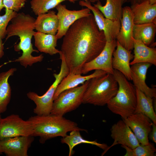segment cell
<instances>
[{
	"mask_svg": "<svg viewBox=\"0 0 156 156\" xmlns=\"http://www.w3.org/2000/svg\"><path fill=\"white\" fill-rule=\"evenodd\" d=\"M151 63L141 62L134 64L131 67V80L134 86L146 95L152 98L156 97V89L150 88L146 83V73Z\"/></svg>",
	"mask_w": 156,
	"mask_h": 156,
	"instance_id": "cell-16",
	"label": "cell"
},
{
	"mask_svg": "<svg viewBox=\"0 0 156 156\" xmlns=\"http://www.w3.org/2000/svg\"><path fill=\"white\" fill-rule=\"evenodd\" d=\"M60 55V59L61 60L60 71L58 74H53L55 80L46 92L41 96L32 92H29L27 94V97L36 105L33 111L37 115H46L50 114L54 101V95L57 86L69 73L64 56L61 54Z\"/></svg>",
	"mask_w": 156,
	"mask_h": 156,
	"instance_id": "cell-6",
	"label": "cell"
},
{
	"mask_svg": "<svg viewBox=\"0 0 156 156\" xmlns=\"http://www.w3.org/2000/svg\"><path fill=\"white\" fill-rule=\"evenodd\" d=\"M126 0H106L103 5L100 1L93 4L106 18L113 21H121L122 17V5Z\"/></svg>",
	"mask_w": 156,
	"mask_h": 156,
	"instance_id": "cell-24",
	"label": "cell"
},
{
	"mask_svg": "<svg viewBox=\"0 0 156 156\" xmlns=\"http://www.w3.org/2000/svg\"><path fill=\"white\" fill-rule=\"evenodd\" d=\"M89 1L80 0L79 5L85 7L91 11L97 27L100 31L104 34L106 41L116 40L121 26L120 21H113L105 17L103 14L96 7L92 6Z\"/></svg>",
	"mask_w": 156,
	"mask_h": 156,
	"instance_id": "cell-10",
	"label": "cell"
},
{
	"mask_svg": "<svg viewBox=\"0 0 156 156\" xmlns=\"http://www.w3.org/2000/svg\"><path fill=\"white\" fill-rule=\"evenodd\" d=\"M35 19L29 14L22 12L17 13L10 21L11 23L7 27L6 40L14 36H18L20 42L14 46L15 51H22V55L12 62H19L20 64L27 68L34 64L41 62L44 56L42 54L34 56L33 52L38 53L39 51L34 49L31 39L35 32L34 23Z\"/></svg>",
	"mask_w": 156,
	"mask_h": 156,
	"instance_id": "cell-2",
	"label": "cell"
},
{
	"mask_svg": "<svg viewBox=\"0 0 156 156\" xmlns=\"http://www.w3.org/2000/svg\"><path fill=\"white\" fill-rule=\"evenodd\" d=\"M121 146L126 150L125 156H154L156 151L153 144L150 143L146 145L140 144L133 149L125 146Z\"/></svg>",
	"mask_w": 156,
	"mask_h": 156,
	"instance_id": "cell-29",
	"label": "cell"
},
{
	"mask_svg": "<svg viewBox=\"0 0 156 156\" xmlns=\"http://www.w3.org/2000/svg\"><path fill=\"white\" fill-rule=\"evenodd\" d=\"M26 0H3L4 8L16 12L25 6Z\"/></svg>",
	"mask_w": 156,
	"mask_h": 156,
	"instance_id": "cell-31",
	"label": "cell"
},
{
	"mask_svg": "<svg viewBox=\"0 0 156 156\" xmlns=\"http://www.w3.org/2000/svg\"><path fill=\"white\" fill-rule=\"evenodd\" d=\"M4 8L3 2V0H0V13L3 8Z\"/></svg>",
	"mask_w": 156,
	"mask_h": 156,
	"instance_id": "cell-35",
	"label": "cell"
},
{
	"mask_svg": "<svg viewBox=\"0 0 156 156\" xmlns=\"http://www.w3.org/2000/svg\"><path fill=\"white\" fill-rule=\"evenodd\" d=\"M113 75L118 83V89L115 95L107 104V107L112 113L124 119L134 112L137 101L136 89L119 71L114 69Z\"/></svg>",
	"mask_w": 156,
	"mask_h": 156,
	"instance_id": "cell-4",
	"label": "cell"
},
{
	"mask_svg": "<svg viewBox=\"0 0 156 156\" xmlns=\"http://www.w3.org/2000/svg\"><path fill=\"white\" fill-rule=\"evenodd\" d=\"M79 0H68V1L70 2L73 3H74L75 1ZM82 0V1H89V0Z\"/></svg>",
	"mask_w": 156,
	"mask_h": 156,
	"instance_id": "cell-36",
	"label": "cell"
},
{
	"mask_svg": "<svg viewBox=\"0 0 156 156\" xmlns=\"http://www.w3.org/2000/svg\"><path fill=\"white\" fill-rule=\"evenodd\" d=\"M156 32V24L149 23L134 24L133 37L134 39L140 41L146 45L154 47Z\"/></svg>",
	"mask_w": 156,
	"mask_h": 156,
	"instance_id": "cell-22",
	"label": "cell"
},
{
	"mask_svg": "<svg viewBox=\"0 0 156 156\" xmlns=\"http://www.w3.org/2000/svg\"><path fill=\"white\" fill-rule=\"evenodd\" d=\"M4 46L2 39H0V59L4 55Z\"/></svg>",
	"mask_w": 156,
	"mask_h": 156,
	"instance_id": "cell-33",
	"label": "cell"
},
{
	"mask_svg": "<svg viewBox=\"0 0 156 156\" xmlns=\"http://www.w3.org/2000/svg\"><path fill=\"white\" fill-rule=\"evenodd\" d=\"M31 124L33 133L32 136H39L40 142L44 143L49 139L58 136L64 137L68 132L74 130L87 131L79 128L75 122L63 116L49 114L32 116L27 120Z\"/></svg>",
	"mask_w": 156,
	"mask_h": 156,
	"instance_id": "cell-3",
	"label": "cell"
},
{
	"mask_svg": "<svg viewBox=\"0 0 156 156\" xmlns=\"http://www.w3.org/2000/svg\"><path fill=\"white\" fill-rule=\"evenodd\" d=\"M116 47L112 55L113 68L122 73L128 80H131L130 62L134 55L131 54V50H127L117 41Z\"/></svg>",
	"mask_w": 156,
	"mask_h": 156,
	"instance_id": "cell-17",
	"label": "cell"
},
{
	"mask_svg": "<svg viewBox=\"0 0 156 156\" xmlns=\"http://www.w3.org/2000/svg\"><path fill=\"white\" fill-rule=\"evenodd\" d=\"M150 3L152 4H156V0H148Z\"/></svg>",
	"mask_w": 156,
	"mask_h": 156,
	"instance_id": "cell-37",
	"label": "cell"
},
{
	"mask_svg": "<svg viewBox=\"0 0 156 156\" xmlns=\"http://www.w3.org/2000/svg\"><path fill=\"white\" fill-rule=\"evenodd\" d=\"M136 89L137 101L134 113L144 114L149 118L153 123L156 125V115L153 106V98L147 96L137 88Z\"/></svg>",
	"mask_w": 156,
	"mask_h": 156,
	"instance_id": "cell-26",
	"label": "cell"
},
{
	"mask_svg": "<svg viewBox=\"0 0 156 156\" xmlns=\"http://www.w3.org/2000/svg\"><path fill=\"white\" fill-rule=\"evenodd\" d=\"M89 81L80 86L62 92L54 101L50 114L63 116L77 108L82 103L83 94Z\"/></svg>",
	"mask_w": 156,
	"mask_h": 156,
	"instance_id": "cell-7",
	"label": "cell"
},
{
	"mask_svg": "<svg viewBox=\"0 0 156 156\" xmlns=\"http://www.w3.org/2000/svg\"><path fill=\"white\" fill-rule=\"evenodd\" d=\"M107 73L104 71L100 70H95L92 73L85 76L81 75V74L69 73L57 86L54 95V100L64 91L77 86L93 77L101 76Z\"/></svg>",
	"mask_w": 156,
	"mask_h": 156,
	"instance_id": "cell-19",
	"label": "cell"
},
{
	"mask_svg": "<svg viewBox=\"0 0 156 156\" xmlns=\"http://www.w3.org/2000/svg\"><path fill=\"white\" fill-rule=\"evenodd\" d=\"M134 57L130 65L146 62L156 66V49L148 46L140 41L133 38Z\"/></svg>",
	"mask_w": 156,
	"mask_h": 156,
	"instance_id": "cell-21",
	"label": "cell"
},
{
	"mask_svg": "<svg viewBox=\"0 0 156 156\" xmlns=\"http://www.w3.org/2000/svg\"><path fill=\"white\" fill-rule=\"evenodd\" d=\"M106 42L103 31L99 30L90 13L70 27L64 36L59 54L64 56L69 73L81 74L84 64L101 52Z\"/></svg>",
	"mask_w": 156,
	"mask_h": 156,
	"instance_id": "cell-1",
	"label": "cell"
},
{
	"mask_svg": "<svg viewBox=\"0 0 156 156\" xmlns=\"http://www.w3.org/2000/svg\"><path fill=\"white\" fill-rule=\"evenodd\" d=\"M130 128L140 144H149L148 135L153 122L148 117L142 113H133L122 119Z\"/></svg>",
	"mask_w": 156,
	"mask_h": 156,
	"instance_id": "cell-11",
	"label": "cell"
},
{
	"mask_svg": "<svg viewBox=\"0 0 156 156\" xmlns=\"http://www.w3.org/2000/svg\"><path fill=\"white\" fill-rule=\"evenodd\" d=\"M110 130L111 136L114 142L104 151L102 155L117 144H120L133 149L140 144L130 128L122 119L114 124Z\"/></svg>",
	"mask_w": 156,
	"mask_h": 156,
	"instance_id": "cell-13",
	"label": "cell"
},
{
	"mask_svg": "<svg viewBox=\"0 0 156 156\" xmlns=\"http://www.w3.org/2000/svg\"><path fill=\"white\" fill-rule=\"evenodd\" d=\"M57 11V14L59 20V27L56 35L57 39L62 38L75 21L90 13V10L86 8L79 10L68 9L66 5L61 3L55 7Z\"/></svg>",
	"mask_w": 156,
	"mask_h": 156,
	"instance_id": "cell-12",
	"label": "cell"
},
{
	"mask_svg": "<svg viewBox=\"0 0 156 156\" xmlns=\"http://www.w3.org/2000/svg\"><path fill=\"white\" fill-rule=\"evenodd\" d=\"M16 70V68H12L0 73V114L6 111L10 101L11 89L8 80Z\"/></svg>",
	"mask_w": 156,
	"mask_h": 156,
	"instance_id": "cell-25",
	"label": "cell"
},
{
	"mask_svg": "<svg viewBox=\"0 0 156 156\" xmlns=\"http://www.w3.org/2000/svg\"><path fill=\"white\" fill-rule=\"evenodd\" d=\"M135 24L154 23L156 24V4H152L148 0L130 7Z\"/></svg>",
	"mask_w": 156,
	"mask_h": 156,
	"instance_id": "cell-18",
	"label": "cell"
},
{
	"mask_svg": "<svg viewBox=\"0 0 156 156\" xmlns=\"http://www.w3.org/2000/svg\"><path fill=\"white\" fill-rule=\"evenodd\" d=\"M100 0H89V1H90L91 2L93 3L100 1Z\"/></svg>",
	"mask_w": 156,
	"mask_h": 156,
	"instance_id": "cell-39",
	"label": "cell"
},
{
	"mask_svg": "<svg viewBox=\"0 0 156 156\" xmlns=\"http://www.w3.org/2000/svg\"><path fill=\"white\" fill-rule=\"evenodd\" d=\"M34 37L35 46L39 51L51 55L59 54L60 51L56 48L58 40L56 35L37 31L35 32Z\"/></svg>",
	"mask_w": 156,
	"mask_h": 156,
	"instance_id": "cell-23",
	"label": "cell"
},
{
	"mask_svg": "<svg viewBox=\"0 0 156 156\" xmlns=\"http://www.w3.org/2000/svg\"><path fill=\"white\" fill-rule=\"evenodd\" d=\"M146 0H126V2L129 3L131 5L140 3Z\"/></svg>",
	"mask_w": 156,
	"mask_h": 156,
	"instance_id": "cell-34",
	"label": "cell"
},
{
	"mask_svg": "<svg viewBox=\"0 0 156 156\" xmlns=\"http://www.w3.org/2000/svg\"><path fill=\"white\" fill-rule=\"evenodd\" d=\"M31 136H20L0 140L3 153L7 156H27V151L34 141Z\"/></svg>",
	"mask_w": 156,
	"mask_h": 156,
	"instance_id": "cell-15",
	"label": "cell"
},
{
	"mask_svg": "<svg viewBox=\"0 0 156 156\" xmlns=\"http://www.w3.org/2000/svg\"><path fill=\"white\" fill-rule=\"evenodd\" d=\"M118 83L113 74L107 73L89 80L83 96L82 103L103 106L116 94Z\"/></svg>",
	"mask_w": 156,
	"mask_h": 156,
	"instance_id": "cell-5",
	"label": "cell"
},
{
	"mask_svg": "<svg viewBox=\"0 0 156 156\" xmlns=\"http://www.w3.org/2000/svg\"><path fill=\"white\" fill-rule=\"evenodd\" d=\"M117 45L116 40L106 41L101 52L94 59L84 64L82 69L81 74H86L92 70H100L113 74L114 69L112 65V59L113 52Z\"/></svg>",
	"mask_w": 156,
	"mask_h": 156,
	"instance_id": "cell-9",
	"label": "cell"
},
{
	"mask_svg": "<svg viewBox=\"0 0 156 156\" xmlns=\"http://www.w3.org/2000/svg\"><path fill=\"white\" fill-rule=\"evenodd\" d=\"M120 22L121 26L116 40L124 48L131 51L133 49V34L135 24L130 7L123 8Z\"/></svg>",
	"mask_w": 156,
	"mask_h": 156,
	"instance_id": "cell-14",
	"label": "cell"
},
{
	"mask_svg": "<svg viewBox=\"0 0 156 156\" xmlns=\"http://www.w3.org/2000/svg\"><path fill=\"white\" fill-rule=\"evenodd\" d=\"M1 114H0V120L1 119ZM2 153H3L2 148L1 147V145L0 144V154H2Z\"/></svg>",
	"mask_w": 156,
	"mask_h": 156,
	"instance_id": "cell-38",
	"label": "cell"
},
{
	"mask_svg": "<svg viewBox=\"0 0 156 156\" xmlns=\"http://www.w3.org/2000/svg\"><path fill=\"white\" fill-rule=\"evenodd\" d=\"M77 130H74L70 131L69 135H67L62 137L61 140L62 143L66 144L69 148V156H71L74 153L73 148L76 145L81 144H87L95 145L99 148L105 150L108 146L105 144H101L96 141H90L84 139L81 135L80 131Z\"/></svg>",
	"mask_w": 156,
	"mask_h": 156,
	"instance_id": "cell-27",
	"label": "cell"
},
{
	"mask_svg": "<svg viewBox=\"0 0 156 156\" xmlns=\"http://www.w3.org/2000/svg\"><path fill=\"white\" fill-rule=\"evenodd\" d=\"M33 129L31 123L17 114H12L0 120V140L20 136L32 135Z\"/></svg>",
	"mask_w": 156,
	"mask_h": 156,
	"instance_id": "cell-8",
	"label": "cell"
},
{
	"mask_svg": "<svg viewBox=\"0 0 156 156\" xmlns=\"http://www.w3.org/2000/svg\"><path fill=\"white\" fill-rule=\"evenodd\" d=\"M66 1L68 0H31L30 5L33 12L38 16L47 12Z\"/></svg>",
	"mask_w": 156,
	"mask_h": 156,
	"instance_id": "cell-28",
	"label": "cell"
},
{
	"mask_svg": "<svg viewBox=\"0 0 156 156\" xmlns=\"http://www.w3.org/2000/svg\"><path fill=\"white\" fill-rule=\"evenodd\" d=\"M148 138L155 143H156V125L153 123L152 129L149 134Z\"/></svg>",
	"mask_w": 156,
	"mask_h": 156,
	"instance_id": "cell-32",
	"label": "cell"
},
{
	"mask_svg": "<svg viewBox=\"0 0 156 156\" xmlns=\"http://www.w3.org/2000/svg\"><path fill=\"white\" fill-rule=\"evenodd\" d=\"M35 28L39 32L56 35L59 27V20L55 12L49 10L38 15L34 23Z\"/></svg>",
	"mask_w": 156,
	"mask_h": 156,
	"instance_id": "cell-20",
	"label": "cell"
},
{
	"mask_svg": "<svg viewBox=\"0 0 156 156\" xmlns=\"http://www.w3.org/2000/svg\"><path fill=\"white\" fill-rule=\"evenodd\" d=\"M17 14L15 11L5 9V14L0 15V39H2L5 37L8 24Z\"/></svg>",
	"mask_w": 156,
	"mask_h": 156,
	"instance_id": "cell-30",
	"label": "cell"
}]
</instances>
